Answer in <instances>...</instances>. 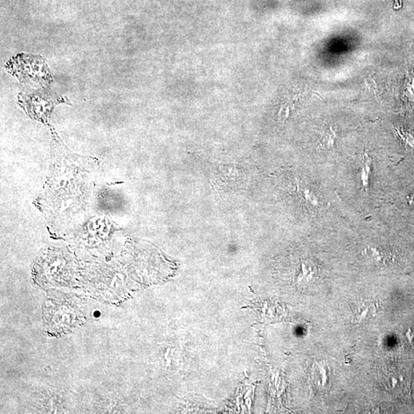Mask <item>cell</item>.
Returning a JSON list of instances; mask_svg holds the SVG:
<instances>
[{"label":"cell","mask_w":414,"mask_h":414,"mask_svg":"<svg viewBox=\"0 0 414 414\" xmlns=\"http://www.w3.org/2000/svg\"><path fill=\"white\" fill-rule=\"evenodd\" d=\"M353 315L355 322L360 323L374 318L378 312L376 302L369 299L355 301L352 305Z\"/></svg>","instance_id":"1"},{"label":"cell","mask_w":414,"mask_h":414,"mask_svg":"<svg viewBox=\"0 0 414 414\" xmlns=\"http://www.w3.org/2000/svg\"><path fill=\"white\" fill-rule=\"evenodd\" d=\"M372 160L368 153H365L362 157V164L360 169V179L362 188L368 193L370 190V178L371 174Z\"/></svg>","instance_id":"2"},{"label":"cell","mask_w":414,"mask_h":414,"mask_svg":"<svg viewBox=\"0 0 414 414\" xmlns=\"http://www.w3.org/2000/svg\"><path fill=\"white\" fill-rule=\"evenodd\" d=\"M363 254L365 255L370 261L380 265L387 263L389 257L384 250L378 246H368L364 250Z\"/></svg>","instance_id":"3"},{"label":"cell","mask_w":414,"mask_h":414,"mask_svg":"<svg viewBox=\"0 0 414 414\" xmlns=\"http://www.w3.org/2000/svg\"><path fill=\"white\" fill-rule=\"evenodd\" d=\"M304 196H305V200L310 205H313V206L317 207V208L320 206L321 200H320L318 195L315 194L312 190H310L309 189H305V192H304Z\"/></svg>","instance_id":"4"},{"label":"cell","mask_w":414,"mask_h":414,"mask_svg":"<svg viewBox=\"0 0 414 414\" xmlns=\"http://www.w3.org/2000/svg\"><path fill=\"white\" fill-rule=\"evenodd\" d=\"M335 138H336L335 132L330 128L329 132L323 138L321 147H324V148H330V147H333Z\"/></svg>","instance_id":"5"},{"label":"cell","mask_w":414,"mask_h":414,"mask_svg":"<svg viewBox=\"0 0 414 414\" xmlns=\"http://www.w3.org/2000/svg\"><path fill=\"white\" fill-rule=\"evenodd\" d=\"M398 135H400V138L401 139L404 141L405 144L406 145L409 146L411 148L413 149L414 150V135L412 133H409V132H397Z\"/></svg>","instance_id":"6"},{"label":"cell","mask_w":414,"mask_h":414,"mask_svg":"<svg viewBox=\"0 0 414 414\" xmlns=\"http://www.w3.org/2000/svg\"><path fill=\"white\" fill-rule=\"evenodd\" d=\"M408 202H409V205L414 206V193H412L408 197Z\"/></svg>","instance_id":"7"},{"label":"cell","mask_w":414,"mask_h":414,"mask_svg":"<svg viewBox=\"0 0 414 414\" xmlns=\"http://www.w3.org/2000/svg\"><path fill=\"white\" fill-rule=\"evenodd\" d=\"M402 7V0H395V5L394 8L399 9Z\"/></svg>","instance_id":"8"}]
</instances>
